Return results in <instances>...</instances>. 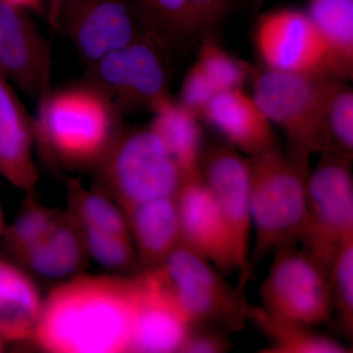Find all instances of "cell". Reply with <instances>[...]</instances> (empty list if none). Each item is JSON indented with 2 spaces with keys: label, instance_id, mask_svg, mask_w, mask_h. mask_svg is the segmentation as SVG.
<instances>
[{
  "label": "cell",
  "instance_id": "obj_35",
  "mask_svg": "<svg viewBox=\"0 0 353 353\" xmlns=\"http://www.w3.org/2000/svg\"><path fill=\"white\" fill-rule=\"evenodd\" d=\"M6 219H4L3 210H2L1 202H0V239L3 236L6 229Z\"/></svg>",
  "mask_w": 353,
  "mask_h": 353
},
{
  "label": "cell",
  "instance_id": "obj_31",
  "mask_svg": "<svg viewBox=\"0 0 353 353\" xmlns=\"http://www.w3.org/2000/svg\"><path fill=\"white\" fill-rule=\"evenodd\" d=\"M229 332L209 323H192L180 352L183 353H224L232 350Z\"/></svg>",
  "mask_w": 353,
  "mask_h": 353
},
{
  "label": "cell",
  "instance_id": "obj_24",
  "mask_svg": "<svg viewBox=\"0 0 353 353\" xmlns=\"http://www.w3.org/2000/svg\"><path fill=\"white\" fill-rule=\"evenodd\" d=\"M68 199V212L80 226L131 236L126 213L103 190L85 189L80 182L71 181Z\"/></svg>",
  "mask_w": 353,
  "mask_h": 353
},
{
  "label": "cell",
  "instance_id": "obj_20",
  "mask_svg": "<svg viewBox=\"0 0 353 353\" xmlns=\"http://www.w3.org/2000/svg\"><path fill=\"white\" fill-rule=\"evenodd\" d=\"M43 305L29 274L0 256V336L6 343L32 340Z\"/></svg>",
  "mask_w": 353,
  "mask_h": 353
},
{
  "label": "cell",
  "instance_id": "obj_29",
  "mask_svg": "<svg viewBox=\"0 0 353 353\" xmlns=\"http://www.w3.org/2000/svg\"><path fill=\"white\" fill-rule=\"evenodd\" d=\"M60 213L39 203L32 194L29 196L19 215L2 236L8 252L15 257L38 243L54 226Z\"/></svg>",
  "mask_w": 353,
  "mask_h": 353
},
{
  "label": "cell",
  "instance_id": "obj_5",
  "mask_svg": "<svg viewBox=\"0 0 353 353\" xmlns=\"http://www.w3.org/2000/svg\"><path fill=\"white\" fill-rule=\"evenodd\" d=\"M170 292L192 323L217 325L229 333L241 331L250 304L243 289L233 288L208 260L182 245L154 268L148 269Z\"/></svg>",
  "mask_w": 353,
  "mask_h": 353
},
{
  "label": "cell",
  "instance_id": "obj_26",
  "mask_svg": "<svg viewBox=\"0 0 353 353\" xmlns=\"http://www.w3.org/2000/svg\"><path fill=\"white\" fill-rule=\"evenodd\" d=\"M353 158V90L343 81L330 97L323 120L320 154Z\"/></svg>",
  "mask_w": 353,
  "mask_h": 353
},
{
  "label": "cell",
  "instance_id": "obj_30",
  "mask_svg": "<svg viewBox=\"0 0 353 353\" xmlns=\"http://www.w3.org/2000/svg\"><path fill=\"white\" fill-rule=\"evenodd\" d=\"M88 256L102 268L109 271H123L138 263L132 238L82 227Z\"/></svg>",
  "mask_w": 353,
  "mask_h": 353
},
{
  "label": "cell",
  "instance_id": "obj_11",
  "mask_svg": "<svg viewBox=\"0 0 353 353\" xmlns=\"http://www.w3.org/2000/svg\"><path fill=\"white\" fill-rule=\"evenodd\" d=\"M57 31L87 66L143 37L157 36L137 0H68Z\"/></svg>",
  "mask_w": 353,
  "mask_h": 353
},
{
  "label": "cell",
  "instance_id": "obj_22",
  "mask_svg": "<svg viewBox=\"0 0 353 353\" xmlns=\"http://www.w3.org/2000/svg\"><path fill=\"white\" fill-rule=\"evenodd\" d=\"M248 320L268 338L261 353H348L343 343L316 332L313 327L269 314L261 306L250 304Z\"/></svg>",
  "mask_w": 353,
  "mask_h": 353
},
{
  "label": "cell",
  "instance_id": "obj_33",
  "mask_svg": "<svg viewBox=\"0 0 353 353\" xmlns=\"http://www.w3.org/2000/svg\"><path fill=\"white\" fill-rule=\"evenodd\" d=\"M44 1H46V14L48 16V23L52 29L57 31L60 16L68 0H44Z\"/></svg>",
  "mask_w": 353,
  "mask_h": 353
},
{
  "label": "cell",
  "instance_id": "obj_15",
  "mask_svg": "<svg viewBox=\"0 0 353 353\" xmlns=\"http://www.w3.org/2000/svg\"><path fill=\"white\" fill-rule=\"evenodd\" d=\"M139 274L143 290L130 352H180L192 322L152 272L143 270Z\"/></svg>",
  "mask_w": 353,
  "mask_h": 353
},
{
  "label": "cell",
  "instance_id": "obj_4",
  "mask_svg": "<svg viewBox=\"0 0 353 353\" xmlns=\"http://www.w3.org/2000/svg\"><path fill=\"white\" fill-rule=\"evenodd\" d=\"M104 192L127 213L161 197H175L183 176L157 134L148 128L124 131L95 168Z\"/></svg>",
  "mask_w": 353,
  "mask_h": 353
},
{
  "label": "cell",
  "instance_id": "obj_21",
  "mask_svg": "<svg viewBox=\"0 0 353 353\" xmlns=\"http://www.w3.org/2000/svg\"><path fill=\"white\" fill-rule=\"evenodd\" d=\"M150 128L175 160L183 180L201 176L203 136L199 118L183 108L170 95L152 106Z\"/></svg>",
  "mask_w": 353,
  "mask_h": 353
},
{
  "label": "cell",
  "instance_id": "obj_12",
  "mask_svg": "<svg viewBox=\"0 0 353 353\" xmlns=\"http://www.w3.org/2000/svg\"><path fill=\"white\" fill-rule=\"evenodd\" d=\"M201 178L229 229L241 283L250 259L252 233L250 161L227 143L204 148Z\"/></svg>",
  "mask_w": 353,
  "mask_h": 353
},
{
  "label": "cell",
  "instance_id": "obj_7",
  "mask_svg": "<svg viewBox=\"0 0 353 353\" xmlns=\"http://www.w3.org/2000/svg\"><path fill=\"white\" fill-rule=\"evenodd\" d=\"M353 158L321 154L307 180V217L299 243L329 273L341 243L353 236Z\"/></svg>",
  "mask_w": 353,
  "mask_h": 353
},
{
  "label": "cell",
  "instance_id": "obj_17",
  "mask_svg": "<svg viewBox=\"0 0 353 353\" xmlns=\"http://www.w3.org/2000/svg\"><path fill=\"white\" fill-rule=\"evenodd\" d=\"M205 120L246 157H255L278 148L273 125L262 112L252 95L243 88L219 92L202 114Z\"/></svg>",
  "mask_w": 353,
  "mask_h": 353
},
{
  "label": "cell",
  "instance_id": "obj_25",
  "mask_svg": "<svg viewBox=\"0 0 353 353\" xmlns=\"http://www.w3.org/2000/svg\"><path fill=\"white\" fill-rule=\"evenodd\" d=\"M153 32L169 48L199 46V32L188 0H137Z\"/></svg>",
  "mask_w": 353,
  "mask_h": 353
},
{
  "label": "cell",
  "instance_id": "obj_34",
  "mask_svg": "<svg viewBox=\"0 0 353 353\" xmlns=\"http://www.w3.org/2000/svg\"><path fill=\"white\" fill-rule=\"evenodd\" d=\"M23 10L36 13H46V1L44 0H1Z\"/></svg>",
  "mask_w": 353,
  "mask_h": 353
},
{
  "label": "cell",
  "instance_id": "obj_8",
  "mask_svg": "<svg viewBox=\"0 0 353 353\" xmlns=\"http://www.w3.org/2000/svg\"><path fill=\"white\" fill-rule=\"evenodd\" d=\"M166 46L148 34L88 65L85 82L99 88L120 109L152 106L169 95Z\"/></svg>",
  "mask_w": 353,
  "mask_h": 353
},
{
  "label": "cell",
  "instance_id": "obj_36",
  "mask_svg": "<svg viewBox=\"0 0 353 353\" xmlns=\"http://www.w3.org/2000/svg\"><path fill=\"white\" fill-rule=\"evenodd\" d=\"M6 341H4L3 339H2V336H0V352H3L4 347H6Z\"/></svg>",
  "mask_w": 353,
  "mask_h": 353
},
{
  "label": "cell",
  "instance_id": "obj_2",
  "mask_svg": "<svg viewBox=\"0 0 353 353\" xmlns=\"http://www.w3.org/2000/svg\"><path fill=\"white\" fill-rule=\"evenodd\" d=\"M120 109L83 82L48 90L34 118V145L48 163L95 170L123 131Z\"/></svg>",
  "mask_w": 353,
  "mask_h": 353
},
{
  "label": "cell",
  "instance_id": "obj_13",
  "mask_svg": "<svg viewBox=\"0 0 353 353\" xmlns=\"http://www.w3.org/2000/svg\"><path fill=\"white\" fill-rule=\"evenodd\" d=\"M0 71L28 97L50 90V43L27 11L0 0Z\"/></svg>",
  "mask_w": 353,
  "mask_h": 353
},
{
  "label": "cell",
  "instance_id": "obj_16",
  "mask_svg": "<svg viewBox=\"0 0 353 353\" xmlns=\"http://www.w3.org/2000/svg\"><path fill=\"white\" fill-rule=\"evenodd\" d=\"M34 119L0 71V176L32 196L39 183Z\"/></svg>",
  "mask_w": 353,
  "mask_h": 353
},
{
  "label": "cell",
  "instance_id": "obj_3",
  "mask_svg": "<svg viewBox=\"0 0 353 353\" xmlns=\"http://www.w3.org/2000/svg\"><path fill=\"white\" fill-rule=\"evenodd\" d=\"M310 154L303 148L280 146L248 157L250 169V217L254 245L250 253L243 289L253 270L271 252L299 243L307 217Z\"/></svg>",
  "mask_w": 353,
  "mask_h": 353
},
{
  "label": "cell",
  "instance_id": "obj_14",
  "mask_svg": "<svg viewBox=\"0 0 353 353\" xmlns=\"http://www.w3.org/2000/svg\"><path fill=\"white\" fill-rule=\"evenodd\" d=\"M175 199L181 245L222 273L239 271L229 229L201 176L183 180Z\"/></svg>",
  "mask_w": 353,
  "mask_h": 353
},
{
  "label": "cell",
  "instance_id": "obj_9",
  "mask_svg": "<svg viewBox=\"0 0 353 353\" xmlns=\"http://www.w3.org/2000/svg\"><path fill=\"white\" fill-rule=\"evenodd\" d=\"M260 288L269 314L314 327L332 320L328 273L299 243L278 248Z\"/></svg>",
  "mask_w": 353,
  "mask_h": 353
},
{
  "label": "cell",
  "instance_id": "obj_32",
  "mask_svg": "<svg viewBox=\"0 0 353 353\" xmlns=\"http://www.w3.org/2000/svg\"><path fill=\"white\" fill-rule=\"evenodd\" d=\"M217 94V90L209 82L199 65L194 63L183 79L178 102L183 108L201 119L206 106Z\"/></svg>",
  "mask_w": 353,
  "mask_h": 353
},
{
  "label": "cell",
  "instance_id": "obj_19",
  "mask_svg": "<svg viewBox=\"0 0 353 353\" xmlns=\"http://www.w3.org/2000/svg\"><path fill=\"white\" fill-rule=\"evenodd\" d=\"M88 257L80 224L66 212L60 213L46 236L15 259L39 277L62 280L82 270Z\"/></svg>",
  "mask_w": 353,
  "mask_h": 353
},
{
  "label": "cell",
  "instance_id": "obj_27",
  "mask_svg": "<svg viewBox=\"0 0 353 353\" xmlns=\"http://www.w3.org/2000/svg\"><path fill=\"white\" fill-rule=\"evenodd\" d=\"M328 285L332 308L341 333L352 341L353 336V236L341 243L330 266Z\"/></svg>",
  "mask_w": 353,
  "mask_h": 353
},
{
  "label": "cell",
  "instance_id": "obj_28",
  "mask_svg": "<svg viewBox=\"0 0 353 353\" xmlns=\"http://www.w3.org/2000/svg\"><path fill=\"white\" fill-rule=\"evenodd\" d=\"M196 63L218 94L243 88L246 81L254 75L252 67L232 57L212 37L201 39Z\"/></svg>",
  "mask_w": 353,
  "mask_h": 353
},
{
  "label": "cell",
  "instance_id": "obj_18",
  "mask_svg": "<svg viewBox=\"0 0 353 353\" xmlns=\"http://www.w3.org/2000/svg\"><path fill=\"white\" fill-rule=\"evenodd\" d=\"M126 215L141 271L161 264L181 245L175 197L143 202Z\"/></svg>",
  "mask_w": 353,
  "mask_h": 353
},
{
  "label": "cell",
  "instance_id": "obj_10",
  "mask_svg": "<svg viewBox=\"0 0 353 353\" xmlns=\"http://www.w3.org/2000/svg\"><path fill=\"white\" fill-rule=\"evenodd\" d=\"M253 43L265 69L345 80L306 11L285 7L262 14L255 23Z\"/></svg>",
  "mask_w": 353,
  "mask_h": 353
},
{
  "label": "cell",
  "instance_id": "obj_23",
  "mask_svg": "<svg viewBox=\"0 0 353 353\" xmlns=\"http://www.w3.org/2000/svg\"><path fill=\"white\" fill-rule=\"evenodd\" d=\"M306 13L326 41L341 78L353 75V0H307Z\"/></svg>",
  "mask_w": 353,
  "mask_h": 353
},
{
  "label": "cell",
  "instance_id": "obj_6",
  "mask_svg": "<svg viewBox=\"0 0 353 353\" xmlns=\"http://www.w3.org/2000/svg\"><path fill=\"white\" fill-rule=\"evenodd\" d=\"M341 79L265 69L253 78L252 97L273 126L284 132L288 145L320 153L323 120Z\"/></svg>",
  "mask_w": 353,
  "mask_h": 353
},
{
  "label": "cell",
  "instance_id": "obj_1",
  "mask_svg": "<svg viewBox=\"0 0 353 353\" xmlns=\"http://www.w3.org/2000/svg\"><path fill=\"white\" fill-rule=\"evenodd\" d=\"M141 274L74 276L43 299L32 340L53 353L130 352Z\"/></svg>",
  "mask_w": 353,
  "mask_h": 353
}]
</instances>
